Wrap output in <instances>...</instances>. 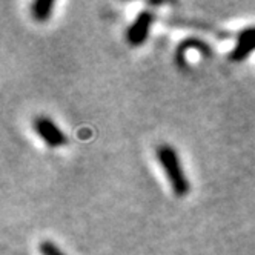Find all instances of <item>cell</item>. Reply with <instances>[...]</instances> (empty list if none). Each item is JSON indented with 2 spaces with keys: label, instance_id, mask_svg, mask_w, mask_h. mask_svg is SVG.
<instances>
[{
  "label": "cell",
  "instance_id": "obj_1",
  "mask_svg": "<svg viewBox=\"0 0 255 255\" xmlns=\"http://www.w3.org/2000/svg\"><path fill=\"white\" fill-rule=\"evenodd\" d=\"M155 157L161 165L163 171H165V175L169 181L172 192L180 198L186 197L191 191V185L183 171V166H181L177 151L171 144H158L155 148Z\"/></svg>",
  "mask_w": 255,
  "mask_h": 255
},
{
  "label": "cell",
  "instance_id": "obj_2",
  "mask_svg": "<svg viewBox=\"0 0 255 255\" xmlns=\"http://www.w3.org/2000/svg\"><path fill=\"white\" fill-rule=\"evenodd\" d=\"M32 129L49 148H60L66 144V134L46 116H39L32 120Z\"/></svg>",
  "mask_w": 255,
  "mask_h": 255
},
{
  "label": "cell",
  "instance_id": "obj_3",
  "mask_svg": "<svg viewBox=\"0 0 255 255\" xmlns=\"http://www.w3.org/2000/svg\"><path fill=\"white\" fill-rule=\"evenodd\" d=\"M155 20V15L151 11H140L135 17V20L129 25L126 31V40L131 46H140L148 40V35L151 32L152 23Z\"/></svg>",
  "mask_w": 255,
  "mask_h": 255
},
{
  "label": "cell",
  "instance_id": "obj_4",
  "mask_svg": "<svg viewBox=\"0 0 255 255\" xmlns=\"http://www.w3.org/2000/svg\"><path fill=\"white\" fill-rule=\"evenodd\" d=\"M255 51V26L242 29L237 34V43L229 54L232 62H242Z\"/></svg>",
  "mask_w": 255,
  "mask_h": 255
},
{
  "label": "cell",
  "instance_id": "obj_5",
  "mask_svg": "<svg viewBox=\"0 0 255 255\" xmlns=\"http://www.w3.org/2000/svg\"><path fill=\"white\" fill-rule=\"evenodd\" d=\"M188 49H197L198 52H202V56H205V57H209L212 54L211 46L206 42H203L202 39H197V37H189V39L181 42L180 46L175 51V62L180 66L185 65V54H186Z\"/></svg>",
  "mask_w": 255,
  "mask_h": 255
},
{
  "label": "cell",
  "instance_id": "obj_6",
  "mask_svg": "<svg viewBox=\"0 0 255 255\" xmlns=\"http://www.w3.org/2000/svg\"><path fill=\"white\" fill-rule=\"evenodd\" d=\"M54 3L52 0H37V2H34L31 5V15L34 20L37 22H45L48 20L51 14H52V9H54Z\"/></svg>",
  "mask_w": 255,
  "mask_h": 255
},
{
  "label": "cell",
  "instance_id": "obj_7",
  "mask_svg": "<svg viewBox=\"0 0 255 255\" xmlns=\"http://www.w3.org/2000/svg\"><path fill=\"white\" fill-rule=\"evenodd\" d=\"M39 251L42 255H65V252L54 243V242H49V240H45L39 245Z\"/></svg>",
  "mask_w": 255,
  "mask_h": 255
}]
</instances>
